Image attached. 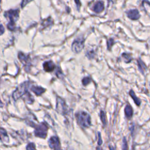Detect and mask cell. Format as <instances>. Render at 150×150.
<instances>
[{
  "instance_id": "30bf717a",
  "label": "cell",
  "mask_w": 150,
  "mask_h": 150,
  "mask_svg": "<svg viewBox=\"0 0 150 150\" xmlns=\"http://www.w3.org/2000/svg\"><path fill=\"white\" fill-rule=\"evenodd\" d=\"M104 8V3L102 1H98L93 6V11L96 13H100L103 11Z\"/></svg>"
},
{
  "instance_id": "4316f807",
  "label": "cell",
  "mask_w": 150,
  "mask_h": 150,
  "mask_svg": "<svg viewBox=\"0 0 150 150\" xmlns=\"http://www.w3.org/2000/svg\"><path fill=\"white\" fill-rule=\"evenodd\" d=\"M76 4V5H77V7L78 10H79L80 6H81V3H80V0H75Z\"/></svg>"
},
{
  "instance_id": "52a82bcc",
  "label": "cell",
  "mask_w": 150,
  "mask_h": 150,
  "mask_svg": "<svg viewBox=\"0 0 150 150\" xmlns=\"http://www.w3.org/2000/svg\"><path fill=\"white\" fill-rule=\"evenodd\" d=\"M5 16L10 18L11 21L14 22L17 19L18 17V10H10L8 11L5 14Z\"/></svg>"
},
{
  "instance_id": "3957f363",
  "label": "cell",
  "mask_w": 150,
  "mask_h": 150,
  "mask_svg": "<svg viewBox=\"0 0 150 150\" xmlns=\"http://www.w3.org/2000/svg\"><path fill=\"white\" fill-rule=\"evenodd\" d=\"M48 127L45 123H41V124L37 125L35 127V135L38 137L42 138H45L47 135Z\"/></svg>"
},
{
  "instance_id": "8992f818",
  "label": "cell",
  "mask_w": 150,
  "mask_h": 150,
  "mask_svg": "<svg viewBox=\"0 0 150 150\" xmlns=\"http://www.w3.org/2000/svg\"><path fill=\"white\" fill-rule=\"evenodd\" d=\"M49 145L53 150H62L59 140L57 137H52L49 140Z\"/></svg>"
},
{
  "instance_id": "ba28073f",
  "label": "cell",
  "mask_w": 150,
  "mask_h": 150,
  "mask_svg": "<svg viewBox=\"0 0 150 150\" xmlns=\"http://www.w3.org/2000/svg\"><path fill=\"white\" fill-rule=\"evenodd\" d=\"M127 17L131 19L137 20L140 18V15L138 11L135 9V10H131L128 11V12H127Z\"/></svg>"
},
{
  "instance_id": "44dd1931",
  "label": "cell",
  "mask_w": 150,
  "mask_h": 150,
  "mask_svg": "<svg viewBox=\"0 0 150 150\" xmlns=\"http://www.w3.org/2000/svg\"><path fill=\"white\" fill-rule=\"evenodd\" d=\"M122 150H128V144H127V141L126 139V138H124V139H123V140Z\"/></svg>"
},
{
  "instance_id": "d6986e66",
  "label": "cell",
  "mask_w": 150,
  "mask_h": 150,
  "mask_svg": "<svg viewBox=\"0 0 150 150\" xmlns=\"http://www.w3.org/2000/svg\"><path fill=\"white\" fill-rule=\"evenodd\" d=\"M91 81V79L90 77H85L82 80V84H83V86H87V84H89Z\"/></svg>"
},
{
  "instance_id": "9c48e42d",
  "label": "cell",
  "mask_w": 150,
  "mask_h": 150,
  "mask_svg": "<svg viewBox=\"0 0 150 150\" xmlns=\"http://www.w3.org/2000/svg\"><path fill=\"white\" fill-rule=\"evenodd\" d=\"M43 66L44 70L47 72H52L53 70H54V69L55 68V64L53 63V62L52 61L45 62L44 63Z\"/></svg>"
},
{
  "instance_id": "f546056e",
  "label": "cell",
  "mask_w": 150,
  "mask_h": 150,
  "mask_svg": "<svg viewBox=\"0 0 150 150\" xmlns=\"http://www.w3.org/2000/svg\"><path fill=\"white\" fill-rule=\"evenodd\" d=\"M3 102H1V99H0V107H3Z\"/></svg>"
},
{
  "instance_id": "9a60e30c",
  "label": "cell",
  "mask_w": 150,
  "mask_h": 150,
  "mask_svg": "<svg viewBox=\"0 0 150 150\" xmlns=\"http://www.w3.org/2000/svg\"><path fill=\"white\" fill-rule=\"evenodd\" d=\"M130 95L131 96V97L133 99L134 103H135L137 106H140L141 104V100L139 98H138L137 97L135 93H134L132 90L130 91Z\"/></svg>"
},
{
  "instance_id": "7a4b0ae2",
  "label": "cell",
  "mask_w": 150,
  "mask_h": 150,
  "mask_svg": "<svg viewBox=\"0 0 150 150\" xmlns=\"http://www.w3.org/2000/svg\"><path fill=\"white\" fill-rule=\"evenodd\" d=\"M28 83L25 82L18 87L17 90L13 93V97H14L15 100H18V98L22 97L28 92Z\"/></svg>"
},
{
  "instance_id": "ac0fdd59",
  "label": "cell",
  "mask_w": 150,
  "mask_h": 150,
  "mask_svg": "<svg viewBox=\"0 0 150 150\" xmlns=\"http://www.w3.org/2000/svg\"><path fill=\"white\" fill-rule=\"evenodd\" d=\"M18 57L19 58V60H21L22 62H23V63H26V62H28V58L27 56H26L23 53L20 52L18 55Z\"/></svg>"
},
{
  "instance_id": "5b68a950",
  "label": "cell",
  "mask_w": 150,
  "mask_h": 150,
  "mask_svg": "<svg viewBox=\"0 0 150 150\" xmlns=\"http://www.w3.org/2000/svg\"><path fill=\"white\" fill-rule=\"evenodd\" d=\"M56 110L58 113L62 115H65L67 113V106L64 100L59 97H57Z\"/></svg>"
},
{
  "instance_id": "d4e9b609",
  "label": "cell",
  "mask_w": 150,
  "mask_h": 150,
  "mask_svg": "<svg viewBox=\"0 0 150 150\" xmlns=\"http://www.w3.org/2000/svg\"><path fill=\"white\" fill-rule=\"evenodd\" d=\"M98 145H102V137L101 134L100 133H98Z\"/></svg>"
},
{
  "instance_id": "603a6c76",
  "label": "cell",
  "mask_w": 150,
  "mask_h": 150,
  "mask_svg": "<svg viewBox=\"0 0 150 150\" xmlns=\"http://www.w3.org/2000/svg\"><path fill=\"white\" fill-rule=\"evenodd\" d=\"M26 150H35V145L33 143H30L26 147Z\"/></svg>"
},
{
  "instance_id": "277c9868",
  "label": "cell",
  "mask_w": 150,
  "mask_h": 150,
  "mask_svg": "<svg viewBox=\"0 0 150 150\" xmlns=\"http://www.w3.org/2000/svg\"><path fill=\"white\" fill-rule=\"evenodd\" d=\"M84 40L82 37L77 38L73 41L72 45V49L73 52L76 53H80L84 48Z\"/></svg>"
},
{
  "instance_id": "484cf974",
  "label": "cell",
  "mask_w": 150,
  "mask_h": 150,
  "mask_svg": "<svg viewBox=\"0 0 150 150\" xmlns=\"http://www.w3.org/2000/svg\"><path fill=\"white\" fill-rule=\"evenodd\" d=\"M31 1H32V0H23V2H22V7L23 8L24 6H25L26 4H27L28 3H30Z\"/></svg>"
},
{
  "instance_id": "8fae6325",
  "label": "cell",
  "mask_w": 150,
  "mask_h": 150,
  "mask_svg": "<svg viewBox=\"0 0 150 150\" xmlns=\"http://www.w3.org/2000/svg\"><path fill=\"white\" fill-rule=\"evenodd\" d=\"M0 140L3 142H7L9 141L7 133H6L5 130L3 128H0Z\"/></svg>"
},
{
  "instance_id": "4fadbf2b",
  "label": "cell",
  "mask_w": 150,
  "mask_h": 150,
  "mask_svg": "<svg viewBox=\"0 0 150 150\" xmlns=\"http://www.w3.org/2000/svg\"><path fill=\"white\" fill-rule=\"evenodd\" d=\"M125 115L127 118H131L133 115V110L130 105H127L124 109Z\"/></svg>"
},
{
  "instance_id": "4dcf8cb0",
  "label": "cell",
  "mask_w": 150,
  "mask_h": 150,
  "mask_svg": "<svg viewBox=\"0 0 150 150\" xmlns=\"http://www.w3.org/2000/svg\"><path fill=\"white\" fill-rule=\"evenodd\" d=\"M96 150H103V149L101 147H97V148H96Z\"/></svg>"
},
{
  "instance_id": "6da1fadb",
  "label": "cell",
  "mask_w": 150,
  "mask_h": 150,
  "mask_svg": "<svg viewBox=\"0 0 150 150\" xmlns=\"http://www.w3.org/2000/svg\"><path fill=\"white\" fill-rule=\"evenodd\" d=\"M78 124L83 128H88L91 126V118L90 115L85 111H79L75 114Z\"/></svg>"
},
{
  "instance_id": "5bb4252c",
  "label": "cell",
  "mask_w": 150,
  "mask_h": 150,
  "mask_svg": "<svg viewBox=\"0 0 150 150\" xmlns=\"http://www.w3.org/2000/svg\"><path fill=\"white\" fill-rule=\"evenodd\" d=\"M137 62H138V69H139V70L143 74L144 73L145 70H147V67L146 66H145V65L144 64V62H143L140 59H138L137 60Z\"/></svg>"
},
{
  "instance_id": "f1b7e54d",
  "label": "cell",
  "mask_w": 150,
  "mask_h": 150,
  "mask_svg": "<svg viewBox=\"0 0 150 150\" xmlns=\"http://www.w3.org/2000/svg\"><path fill=\"white\" fill-rule=\"evenodd\" d=\"M109 148H110V150H116L115 148L112 146H109Z\"/></svg>"
},
{
  "instance_id": "cb8c5ba5",
  "label": "cell",
  "mask_w": 150,
  "mask_h": 150,
  "mask_svg": "<svg viewBox=\"0 0 150 150\" xmlns=\"http://www.w3.org/2000/svg\"><path fill=\"white\" fill-rule=\"evenodd\" d=\"M86 55H87V56L89 58V59L93 58L94 56H95V52H94L93 51H89V52H87Z\"/></svg>"
},
{
  "instance_id": "ffe728a7",
  "label": "cell",
  "mask_w": 150,
  "mask_h": 150,
  "mask_svg": "<svg viewBox=\"0 0 150 150\" xmlns=\"http://www.w3.org/2000/svg\"><path fill=\"white\" fill-rule=\"evenodd\" d=\"M114 44H115V41H114L113 39L110 38V39H109L108 41H107V48H108L109 50H110L111 47L113 46Z\"/></svg>"
},
{
  "instance_id": "83f0119b",
  "label": "cell",
  "mask_w": 150,
  "mask_h": 150,
  "mask_svg": "<svg viewBox=\"0 0 150 150\" xmlns=\"http://www.w3.org/2000/svg\"><path fill=\"white\" fill-rule=\"evenodd\" d=\"M4 28L3 25H0V35H2L4 32Z\"/></svg>"
},
{
  "instance_id": "7c38bea8",
  "label": "cell",
  "mask_w": 150,
  "mask_h": 150,
  "mask_svg": "<svg viewBox=\"0 0 150 150\" xmlns=\"http://www.w3.org/2000/svg\"><path fill=\"white\" fill-rule=\"evenodd\" d=\"M31 90L37 96H41L45 91L44 88L38 86H32L31 88Z\"/></svg>"
},
{
  "instance_id": "7402d4cb",
  "label": "cell",
  "mask_w": 150,
  "mask_h": 150,
  "mask_svg": "<svg viewBox=\"0 0 150 150\" xmlns=\"http://www.w3.org/2000/svg\"><path fill=\"white\" fill-rule=\"evenodd\" d=\"M7 27L10 30H11V31L14 30V28H15V22H12V21H11L10 23L8 24Z\"/></svg>"
},
{
  "instance_id": "2e32d148",
  "label": "cell",
  "mask_w": 150,
  "mask_h": 150,
  "mask_svg": "<svg viewBox=\"0 0 150 150\" xmlns=\"http://www.w3.org/2000/svg\"><path fill=\"white\" fill-rule=\"evenodd\" d=\"M122 57L123 59H124V62H126V63H129V62H130L132 59H133V58H132L131 56L128 54V53H123L122 55Z\"/></svg>"
},
{
  "instance_id": "e0dca14e",
  "label": "cell",
  "mask_w": 150,
  "mask_h": 150,
  "mask_svg": "<svg viewBox=\"0 0 150 150\" xmlns=\"http://www.w3.org/2000/svg\"><path fill=\"white\" fill-rule=\"evenodd\" d=\"M100 118H101V120L104 126L107 124V119H106V116L105 115V113L103 111H100Z\"/></svg>"
}]
</instances>
